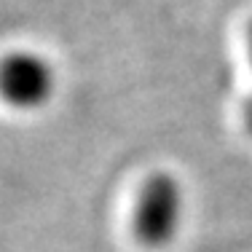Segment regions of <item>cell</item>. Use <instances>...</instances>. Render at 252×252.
<instances>
[{
    "label": "cell",
    "mask_w": 252,
    "mask_h": 252,
    "mask_svg": "<svg viewBox=\"0 0 252 252\" xmlns=\"http://www.w3.org/2000/svg\"><path fill=\"white\" fill-rule=\"evenodd\" d=\"M244 121H247V129L252 131V97L247 99V105H244Z\"/></svg>",
    "instance_id": "cell-3"
},
{
    "label": "cell",
    "mask_w": 252,
    "mask_h": 252,
    "mask_svg": "<svg viewBox=\"0 0 252 252\" xmlns=\"http://www.w3.org/2000/svg\"><path fill=\"white\" fill-rule=\"evenodd\" d=\"M183 188L177 177L156 172L142 183L134 207V233L148 247L172 242L183 220Z\"/></svg>",
    "instance_id": "cell-1"
},
{
    "label": "cell",
    "mask_w": 252,
    "mask_h": 252,
    "mask_svg": "<svg viewBox=\"0 0 252 252\" xmlns=\"http://www.w3.org/2000/svg\"><path fill=\"white\" fill-rule=\"evenodd\" d=\"M247 40H250V57H252V25H250V30H247Z\"/></svg>",
    "instance_id": "cell-4"
},
{
    "label": "cell",
    "mask_w": 252,
    "mask_h": 252,
    "mask_svg": "<svg viewBox=\"0 0 252 252\" xmlns=\"http://www.w3.org/2000/svg\"><path fill=\"white\" fill-rule=\"evenodd\" d=\"M57 78L43 57L16 51L0 59V97L19 110H32L51 99Z\"/></svg>",
    "instance_id": "cell-2"
}]
</instances>
